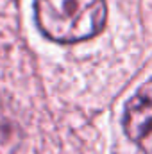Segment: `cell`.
<instances>
[{"label":"cell","mask_w":152,"mask_h":154,"mask_svg":"<svg viewBox=\"0 0 152 154\" xmlns=\"http://www.w3.org/2000/svg\"><path fill=\"white\" fill-rule=\"evenodd\" d=\"M39 31L59 43L93 38L106 25V0H34Z\"/></svg>","instance_id":"1"},{"label":"cell","mask_w":152,"mask_h":154,"mask_svg":"<svg viewBox=\"0 0 152 154\" xmlns=\"http://www.w3.org/2000/svg\"><path fill=\"white\" fill-rule=\"evenodd\" d=\"M123 127L127 136L143 152L152 154V81L143 84L127 102Z\"/></svg>","instance_id":"2"}]
</instances>
